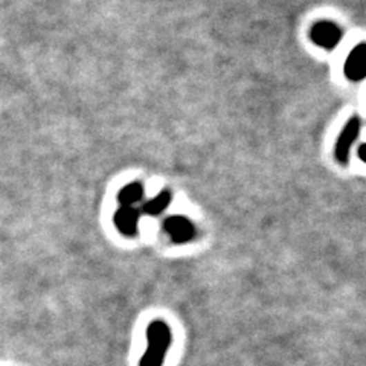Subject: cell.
Wrapping results in <instances>:
<instances>
[{
    "label": "cell",
    "instance_id": "3957f363",
    "mask_svg": "<svg viewBox=\"0 0 366 366\" xmlns=\"http://www.w3.org/2000/svg\"><path fill=\"white\" fill-rule=\"evenodd\" d=\"M164 229L168 233V237L177 244L188 243V241H191L195 235L194 224L189 222L186 217L182 215L168 217L164 222Z\"/></svg>",
    "mask_w": 366,
    "mask_h": 366
},
{
    "label": "cell",
    "instance_id": "52a82bcc",
    "mask_svg": "<svg viewBox=\"0 0 366 366\" xmlns=\"http://www.w3.org/2000/svg\"><path fill=\"white\" fill-rule=\"evenodd\" d=\"M142 195L144 186L139 182H131L119 191L118 202L121 206H135L137 202H141Z\"/></svg>",
    "mask_w": 366,
    "mask_h": 366
},
{
    "label": "cell",
    "instance_id": "ba28073f",
    "mask_svg": "<svg viewBox=\"0 0 366 366\" xmlns=\"http://www.w3.org/2000/svg\"><path fill=\"white\" fill-rule=\"evenodd\" d=\"M171 200H173V194L165 189V191L159 193L156 197H153L151 200L144 203L142 211L145 212V214L153 215V217L159 215V214H162V212L168 208V204L171 203Z\"/></svg>",
    "mask_w": 366,
    "mask_h": 366
},
{
    "label": "cell",
    "instance_id": "9c48e42d",
    "mask_svg": "<svg viewBox=\"0 0 366 366\" xmlns=\"http://www.w3.org/2000/svg\"><path fill=\"white\" fill-rule=\"evenodd\" d=\"M358 157H360L366 164V144H362L360 146H358Z\"/></svg>",
    "mask_w": 366,
    "mask_h": 366
},
{
    "label": "cell",
    "instance_id": "7a4b0ae2",
    "mask_svg": "<svg viewBox=\"0 0 366 366\" xmlns=\"http://www.w3.org/2000/svg\"><path fill=\"white\" fill-rule=\"evenodd\" d=\"M358 133H360V119H358L357 116H353V118L347 122V126L343 127V130L340 131L338 142H336L334 155L340 164L345 165L348 162L351 145L354 144Z\"/></svg>",
    "mask_w": 366,
    "mask_h": 366
},
{
    "label": "cell",
    "instance_id": "8992f818",
    "mask_svg": "<svg viewBox=\"0 0 366 366\" xmlns=\"http://www.w3.org/2000/svg\"><path fill=\"white\" fill-rule=\"evenodd\" d=\"M139 212L135 206H121L115 214V226L118 231L126 237H135L137 233V226H139Z\"/></svg>",
    "mask_w": 366,
    "mask_h": 366
},
{
    "label": "cell",
    "instance_id": "5b68a950",
    "mask_svg": "<svg viewBox=\"0 0 366 366\" xmlns=\"http://www.w3.org/2000/svg\"><path fill=\"white\" fill-rule=\"evenodd\" d=\"M345 75L351 81H362L366 78V45L356 46L345 61Z\"/></svg>",
    "mask_w": 366,
    "mask_h": 366
},
{
    "label": "cell",
    "instance_id": "277c9868",
    "mask_svg": "<svg viewBox=\"0 0 366 366\" xmlns=\"http://www.w3.org/2000/svg\"><path fill=\"white\" fill-rule=\"evenodd\" d=\"M310 37L313 43L324 49H333L339 45L342 39V31L338 25L331 21H319L314 25L310 31Z\"/></svg>",
    "mask_w": 366,
    "mask_h": 366
},
{
    "label": "cell",
    "instance_id": "6da1fadb",
    "mask_svg": "<svg viewBox=\"0 0 366 366\" xmlns=\"http://www.w3.org/2000/svg\"><path fill=\"white\" fill-rule=\"evenodd\" d=\"M171 329L165 322L155 320L146 328V349L139 362V366H162L166 351L171 347Z\"/></svg>",
    "mask_w": 366,
    "mask_h": 366
}]
</instances>
